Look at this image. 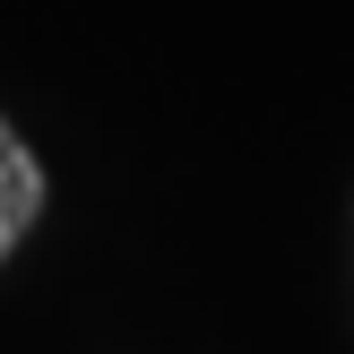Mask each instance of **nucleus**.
Instances as JSON below:
<instances>
[{"label": "nucleus", "mask_w": 354, "mask_h": 354, "mask_svg": "<svg viewBox=\"0 0 354 354\" xmlns=\"http://www.w3.org/2000/svg\"><path fill=\"white\" fill-rule=\"evenodd\" d=\"M44 156L26 147V138H17V121L0 113V259L17 251V242L35 234V216H44Z\"/></svg>", "instance_id": "obj_1"}]
</instances>
